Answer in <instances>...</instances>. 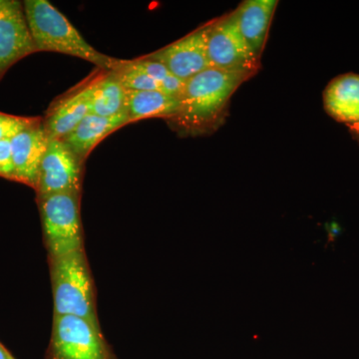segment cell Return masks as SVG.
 I'll return each mask as SVG.
<instances>
[{"label":"cell","mask_w":359,"mask_h":359,"mask_svg":"<svg viewBox=\"0 0 359 359\" xmlns=\"http://www.w3.org/2000/svg\"><path fill=\"white\" fill-rule=\"evenodd\" d=\"M247 80L242 75L208 68L187 80L178 109L166 121L188 136L214 132L224 121L231 96Z\"/></svg>","instance_id":"cell-1"},{"label":"cell","mask_w":359,"mask_h":359,"mask_svg":"<svg viewBox=\"0 0 359 359\" xmlns=\"http://www.w3.org/2000/svg\"><path fill=\"white\" fill-rule=\"evenodd\" d=\"M23 4L37 52L66 54L107 71L117 69L124 62L96 50L65 14L47 0H25Z\"/></svg>","instance_id":"cell-2"},{"label":"cell","mask_w":359,"mask_h":359,"mask_svg":"<svg viewBox=\"0 0 359 359\" xmlns=\"http://www.w3.org/2000/svg\"><path fill=\"white\" fill-rule=\"evenodd\" d=\"M54 316H75L99 325L95 290L85 250L51 257Z\"/></svg>","instance_id":"cell-3"},{"label":"cell","mask_w":359,"mask_h":359,"mask_svg":"<svg viewBox=\"0 0 359 359\" xmlns=\"http://www.w3.org/2000/svg\"><path fill=\"white\" fill-rule=\"evenodd\" d=\"M80 197L61 193L37 198L49 259L84 250Z\"/></svg>","instance_id":"cell-4"},{"label":"cell","mask_w":359,"mask_h":359,"mask_svg":"<svg viewBox=\"0 0 359 359\" xmlns=\"http://www.w3.org/2000/svg\"><path fill=\"white\" fill-rule=\"evenodd\" d=\"M207 52L211 67L248 79L261 67V60L250 50L238 29L235 11L211 21Z\"/></svg>","instance_id":"cell-5"},{"label":"cell","mask_w":359,"mask_h":359,"mask_svg":"<svg viewBox=\"0 0 359 359\" xmlns=\"http://www.w3.org/2000/svg\"><path fill=\"white\" fill-rule=\"evenodd\" d=\"M47 359H115L99 325L75 316H54Z\"/></svg>","instance_id":"cell-6"},{"label":"cell","mask_w":359,"mask_h":359,"mask_svg":"<svg viewBox=\"0 0 359 359\" xmlns=\"http://www.w3.org/2000/svg\"><path fill=\"white\" fill-rule=\"evenodd\" d=\"M84 164L62 139H50L40 166L37 198L61 193L81 195Z\"/></svg>","instance_id":"cell-7"},{"label":"cell","mask_w":359,"mask_h":359,"mask_svg":"<svg viewBox=\"0 0 359 359\" xmlns=\"http://www.w3.org/2000/svg\"><path fill=\"white\" fill-rule=\"evenodd\" d=\"M106 71L97 69L51 103L43 118L50 139H62L70 133L91 110L92 99Z\"/></svg>","instance_id":"cell-8"},{"label":"cell","mask_w":359,"mask_h":359,"mask_svg":"<svg viewBox=\"0 0 359 359\" xmlns=\"http://www.w3.org/2000/svg\"><path fill=\"white\" fill-rule=\"evenodd\" d=\"M36 52L23 2L0 0V80L14 65Z\"/></svg>","instance_id":"cell-9"},{"label":"cell","mask_w":359,"mask_h":359,"mask_svg":"<svg viewBox=\"0 0 359 359\" xmlns=\"http://www.w3.org/2000/svg\"><path fill=\"white\" fill-rule=\"evenodd\" d=\"M210 26L211 21L183 39L145 57L162 63L174 76L187 81L208 68H211L207 52Z\"/></svg>","instance_id":"cell-10"},{"label":"cell","mask_w":359,"mask_h":359,"mask_svg":"<svg viewBox=\"0 0 359 359\" xmlns=\"http://www.w3.org/2000/svg\"><path fill=\"white\" fill-rule=\"evenodd\" d=\"M49 138L43 118L11 140L14 181L36 188L40 166L48 148Z\"/></svg>","instance_id":"cell-11"},{"label":"cell","mask_w":359,"mask_h":359,"mask_svg":"<svg viewBox=\"0 0 359 359\" xmlns=\"http://www.w3.org/2000/svg\"><path fill=\"white\" fill-rule=\"evenodd\" d=\"M278 1L245 0L236 9L238 29L250 50L261 60Z\"/></svg>","instance_id":"cell-12"},{"label":"cell","mask_w":359,"mask_h":359,"mask_svg":"<svg viewBox=\"0 0 359 359\" xmlns=\"http://www.w3.org/2000/svg\"><path fill=\"white\" fill-rule=\"evenodd\" d=\"M128 124L130 123L126 112L113 117H102L89 113L62 140L86 162L90 153L100 142L113 132Z\"/></svg>","instance_id":"cell-13"},{"label":"cell","mask_w":359,"mask_h":359,"mask_svg":"<svg viewBox=\"0 0 359 359\" xmlns=\"http://www.w3.org/2000/svg\"><path fill=\"white\" fill-rule=\"evenodd\" d=\"M323 105L330 117L347 126L359 124V75H339L323 92Z\"/></svg>","instance_id":"cell-14"},{"label":"cell","mask_w":359,"mask_h":359,"mask_svg":"<svg viewBox=\"0 0 359 359\" xmlns=\"http://www.w3.org/2000/svg\"><path fill=\"white\" fill-rule=\"evenodd\" d=\"M178 105V99L161 91L127 90L125 112L130 124L148 118L168 120L176 113Z\"/></svg>","instance_id":"cell-15"},{"label":"cell","mask_w":359,"mask_h":359,"mask_svg":"<svg viewBox=\"0 0 359 359\" xmlns=\"http://www.w3.org/2000/svg\"><path fill=\"white\" fill-rule=\"evenodd\" d=\"M127 89L114 71H106L92 99L90 113L102 117H113L125 112Z\"/></svg>","instance_id":"cell-16"},{"label":"cell","mask_w":359,"mask_h":359,"mask_svg":"<svg viewBox=\"0 0 359 359\" xmlns=\"http://www.w3.org/2000/svg\"><path fill=\"white\" fill-rule=\"evenodd\" d=\"M123 86L127 90L135 91H161V83L148 76L145 73L135 68L130 60H124L117 69L113 70Z\"/></svg>","instance_id":"cell-17"},{"label":"cell","mask_w":359,"mask_h":359,"mask_svg":"<svg viewBox=\"0 0 359 359\" xmlns=\"http://www.w3.org/2000/svg\"><path fill=\"white\" fill-rule=\"evenodd\" d=\"M41 117H25L0 112V141L11 140L14 136L39 123Z\"/></svg>","instance_id":"cell-18"},{"label":"cell","mask_w":359,"mask_h":359,"mask_svg":"<svg viewBox=\"0 0 359 359\" xmlns=\"http://www.w3.org/2000/svg\"><path fill=\"white\" fill-rule=\"evenodd\" d=\"M131 65L137 69L142 71V72L147 74L148 76L153 78L156 81L162 83L167 77L172 74L169 70L165 67L162 63L157 62V61L151 60L147 57H141L130 60Z\"/></svg>","instance_id":"cell-19"},{"label":"cell","mask_w":359,"mask_h":359,"mask_svg":"<svg viewBox=\"0 0 359 359\" xmlns=\"http://www.w3.org/2000/svg\"><path fill=\"white\" fill-rule=\"evenodd\" d=\"M0 177L14 181L11 140L0 141Z\"/></svg>","instance_id":"cell-20"},{"label":"cell","mask_w":359,"mask_h":359,"mask_svg":"<svg viewBox=\"0 0 359 359\" xmlns=\"http://www.w3.org/2000/svg\"><path fill=\"white\" fill-rule=\"evenodd\" d=\"M0 359H14L13 356L1 344H0Z\"/></svg>","instance_id":"cell-21"},{"label":"cell","mask_w":359,"mask_h":359,"mask_svg":"<svg viewBox=\"0 0 359 359\" xmlns=\"http://www.w3.org/2000/svg\"><path fill=\"white\" fill-rule=\"evenodd\" d=\"M349 130H351V134H353V136L359 141V124L349 126Z\"/></svg>","instance_id":"cell-22"},{"label":"cell","mask_w":359,"mask_h":359,"mask_svg":"<svg viewBox=\"0 0 359 359\" xmlns=\"http://www.w3.org/2000/svg\"><path fill=\"white\" fill-rule=\"evenodd\" d=\"M14 359H15V358H14Z\"/></svg>","instance_id":"cell-23"}]
</instances>
